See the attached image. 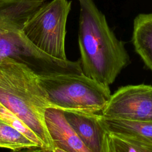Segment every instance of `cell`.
Returning <instances> with one entry per match:
<instances>
[{"instance_id":"1","label":"cell","mask_w":152,"mask_h":152,"mask_svg":"<svg viewBox=\"0 0 152 152\" xmlns=\"http://www.w3.org/2000/svg\"><path fill=\"white\" fill-rule=\"evenodd\" d=\"M78 1V40L83 73L109 86L129 64V56L124 42L115 36L93 0Z\"/></svg>"},{"instance_id":"2","label":"cell","mask_w":152,"mask_h":152,"mask_svg":"<svg viewBox=\"0 0 152 152\" xmlns=\"http://www.w3.org/2000/svg\"><path fill=\"white\" fill-rule=\"evenodd\" d=\"M0 103L35 133L45 148L53 150L45 119L46 110L52 106L33 70L10 58H2L0 61Z\"/></svg>"},{"instance_id":"3","label":"cell","mask_w":152,"mask_h":152,"mask_svg":"<svg viewBox=\"0 0 152 152\" xmlns=\"http://www.w3.org/2000/svg\"><path fill=\"white\" fill-rule=\"evenodd\" d=\"M37 74L52 107L62 110L101 113L111 95L109 86L83 73L80 59Z\"/></svg>"},{"instance_id":"4","label":"cell","mask_w":152,"mask_h":152,"mask_svg":"<svg viewBox=\"0 0 152 152\" xmlns=\"http://www.w3.org/2000/svg\"><path fill=\"white\" fill-rule=\"evenodd\" d=\"M43 3L44 0L0 1V61L10 58L27 66L36 74L64 63L65 60L53 58L39 50L22 32L27 20Z\"/></svg>"},{"instance_id":"5","label":"cell","mask_w":152,"mask_h":152,"mask_svg":"<svg viewBox=\"0 0 152 152\" xmlns=\"http://www.w3.org/2000/svg\"><path fill=\"white\" fill-rule=\"evenodd\" d=\"M71 1L52 0L43 3L27 20L22 28L26 37L45 53L66 60V24Z\"/></svg>"},{"instance_id":"6","label":"cell","mask_w":152,"mask_h":152,"mask_svg":"<svg viewBox=\"0 0 152 152\" xmlns=\"http://www.w3.org/2000/svg\"><path fill=\"white\" fill-rule=\"evenodd\" d=\"M100 114L110 119L152 121V86L140 84L119 87L110 95Z\"/></svg>"},{"instance_id":"7","label":"cell","mask_w":152,"mask_h":152,"mask_svg":"<svg viewBox=\"0 0 152 152\" xmlns=\"http://www.w3.org/2000/svg\"><path fill=\"white\" fill-rule=\"evenodd\" d=\"M62 112L68 123L91 152H107V131L100 122V113L70 110Z\"/></svg>"},{"instance_id":"8","label":"cell","mask_w":152,"mask_h":152,"mask_svg":"<svg viewBox=\"0 0 152 152\" xmlns=\"http://www.w3.org/2000/svg\"><path fill=\"white\" fill-rule=\"evenodd\" d=\"M45 119L54 148L66 152H91L68 123L62 110L49 107L45 111Z\"/></svg>"},{"instance_id":"9","label":"cell","mask_w":152,"mask_h":152,"mask_svg":"<svg viewBox=\"0 0 152 152\" xmlns=\"http://www.w3.org/2000/svg\"><path fill=\"white\" fill-rule=\"evenodd\" d=\"M132 42L136 52L152 71V13L140 14L135 18Z\"/></svg>"},{"instance_id":"10","label":"cell","mask_w":152,"mask_h":152,"mask_svg":"<svg viewBox=\"0 0 152 152\" xmlns=\"http://www.w3.org/2000/svg\"><path fill=\"white\" fill-rule=\"evenodd\" d=\"M99 121L108 132L138 137L152 144V121L134 122L107 118L99 114Z\"/></svg>"},{"instance_id":"11","label":"cell","mask_w":152,"mask_h":152,"mask_svg":"<svg viewBox=\"0 0 152 152\" xmlns=\"http://www.w3.org/2000/svg\"><path fill=\"white\" fill-rule=\"evenodd\" d=\"M107 152H152V144L136 137L110 132L106 135Z\"/></svg>"},{"instance_id":"12","label":"cell","mask_w":152,"mask_h":152,"mask_svg":"<svg viewBox=\"0 0 152 152\" xmlns=\"http://www.w3.org/2000/svg\"><path fill=\"white\" fill-rule=\"evenodd\" d=\"M39 147L0 118V147L11 150Z\"/></svg>"},{"instance_id":"13","label":"cell","mask_w":152,"mask_h":152,"mask_svg":"<svg viewBox=\"0 0 152 152\" xmlns=\"http://www.w3.org/2000/svg\"><path fill=\"white\" fill-rule=\"evenodd\" d=\"M0 118L6 124L45 148L43 143L32 130L29 128L18 117L0 103Z\"/></svg>"},{"instance_id":"14","label":"cell","mask_w":152,"mask_h":152,"mask_svg":"<svg viewBox=\"0 0 152 152\" xmlns=\"http://www.w3.org/2000/svg\"><path fill=\"white\" fill-rule=\"evenodd\" d=\"M10 152H48V150L40 147L24 148L17 150H11Z\"/></svg>"},{"instance_id":"15","label":"cell","mask_w":152,"mask_h":152,"mask_svg":"<svg viewBox=\"0 0 152 152\" xmlns=\"http://www.w3.org/2000/svg\"><path fill=\"white\" fill-rule=\"evenodd\" d=\"M53 151L54 152H66V151H64V150H61V149H60V148H57V147H55V148H53Z\"/></svg>"},{"instance_id":"16","label":"cell","mask_w":152,"mask_h":152,"mask_svg":"<svg viewBox=\"0 0 152 152\" xmlns=\"http://www.w3.org/2000/svg\"><path fill=\"white\" fill-rule=\"evenodd\" d=\"M48 152H54L53 150H48Z\"/></svg>"},{"instance_id":"17","label":"cell","mask_w":152,"mask_h":152,"mask_svg":"<svg viewBox=\"0 0 152 152\" xmlns=\"http://www.w3.org/2000/svg\"><path fill=\"white\" fill-rule=\"evenodd\" d=\"M2 1V0H0V1Z\"/></svg>"}]
</instances>
